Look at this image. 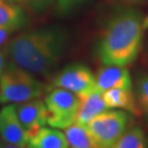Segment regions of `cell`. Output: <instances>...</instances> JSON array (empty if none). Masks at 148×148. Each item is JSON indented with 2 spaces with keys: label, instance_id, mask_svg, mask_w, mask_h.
<instances>
[{
  "label": "cell",
  "instance_id": "6da1fadb",
  "mask_svg": "<svg viewBox=\"0 0 148 148\" xmlns=\"http://www.w3.org/2000/svg\"><path fill=\"white\" fill-rule=\"evenodd\" d=\"M67 32L60 27H47L20 34L8 44L7 53L15 66L33 75L49 77L65 52Z\"/></svg>",
  "mask_w": 148,
  "mask_h": 148
},
{
  "label": "cell",
  "instance_id": "7a4b0ae2",
  "mask_svg": "<svg viewBox=\"0 0 148 148\" xmlns=\"http://www.w3.org/2000/svg\"><path fill=\"white\" fill-rule=\"evenodd\" d=\"M148 29V15L136 9H125L111 18L97 45L104 65L127 66L138 55Z\"/></svg>",
  "mask_w": 148,
  "mask_h": 148
},
{
  "label": "cell",
  "instance_id": "3957f363",
  "mask_svg": "<svg viewBox=\"0 0 148 148\" xmlns=\"http://www.w3.org/2000/svg\"><path fill=\"white\" fill-rule=\"evenodd\" d=\"M46 90L33 74L15 64L0 75V103H22L40 99Z\"/></svg>",
  "mask_w": 148,
  "mask_h": 148
},
{
  "label": "cell",
  "instance_id": "277c9868",
  "mask_svg": "<svg viewBox=\"0 0 148 148\" xmlns=\"http://www.w3.org/2000/svg\"><path fill=\"white\" fill-rule=\"evenodd\" d=\"M129 115L123 110H106L96 116L87 128L98 148H112L129 126Z\"/></svg>",
  "mask_w": 148,
  "mask_h": 148
},
{
  "label": "cell",
  "instance_id": "5b68a950",
  "mask_svg": "<svg viewBox=\"0 0 148 148\" xmlns=\"http://www.w3.org/2000/svg\"><path fill=\"white\" fill-rule=\"evenodd\" d=\"M47 109V124L65 129L76 121L80 99L76 94L62 88H51L44 97Z\"/></svg>",
  "mask_w": 148,
  "mask_h": 148
},
{
  "label": "cell",
  "instance_id": "8992f818",
  "mask_svg": "<svg viewBox=\"0 0 148 148\" xmlns=\"http://www.w3.org/2000/svg\"><path fill=\"white\" fill-rule=\"evenodd\" d=\"M62 88L79 96L96 90L95 75L86 65L76 63L67 65L52 77L50 87Z\"/></svg>",
  "mask_w": 148,
  "mask_h": 148
},
{
  "label": "cell",
  "instance_id": "52a82bcc",
  "mask_svg": "<svg viewBox=\"0 0 148 148\" xmlns=\"http://www.w3.org/2000/svg\"><path fill=\"white\" fill-rule=\"evenodd\" d=\"M0 138L9 144L28 146V135L18 119L15 104H8L0 110Z\"/></svg>",
  "mask_w": 148,
  "mask_h": 148
},
{
  "label": "cell",
  "instance_id": "ba28073f",
  "mask_svg": "<svg viewBox=\"0 0 148 148\" xmlns=\"http://www.w3.org/2000/svg\"><path fill=\"white\" fill-rule=\"evenodd\" d=\"M18 119L28 135V138L47 124V109L44 101L39 99L17 103Z\"/></svg>",
  "mask_w": 148,
  "mask_h": 148
},
{
  "label": "cell",
  "instance_id": "9c48e42d",
  "mask_svg": "<svg viewBox=\"0 0 148 148\" xmlns=\"http://www.w3.org/2000/svg\"><path fill=\"white\" fill-rule=\"evenodd\" d=\"M96 89L104 93L111 89H132L133 82L126 66L105 65L95 75Z\"/></svg>",
  "mask_w": 148,
  "mask_h": 148
},
{
  "label": "cell",
  "instance_id": "30bf717a",
  "mask_svg": "<svg viewBox=\"0 0 148 148\" xmlns=\"http://www.w3.org/2000/svg\"><path fill=\"white\" fill-rule=\"evenodd\" d=\"M103 99L108 109H121L134 116L142 114L136 94L132 89H111L103 93Z\"/></svg>",
  "mask_w": 148,
  "mask_h": 148
},
{
  "label": "cell",
  "instance_id": "8fae6325",
  "mask_svg": "<svg viewBox=\"0 0 148 148\" xmlns=\"http://www.w3.org/2000/svg\"><path fill=\"white\" fill-rule=\"evenodd\" d=\"M79 99L80 104L75 122L81 125L87 126L96 116L108 109L104 101L103 93L97 89L87 95L79 96Z\"/></svg>",
  "mask_w": 148,
  "mask_h": 148
},
{
  "label": "cell",
  "instance_id": "7c38bea8",
  "mask_svg": "<svg viewBox=\"0 0 148 148\" xmlns=\"http://www.w3.org/2000/svg\"><path fill=\"white\" fill-rule=\"evenodd\" d=\"M65 135L57 128L42 127L28 140L29 148H68Z\"/></svg>",
  "mask_w": 148,
  "mask_h": 148
},
{
  "label": "cell",
  "instance_id": "4fadbf2b",
  "mask_svg": "<svg viewBox=\"0 0 148 148\" xmlns=\"http://www.w3.org/2000/svg\"><path fill=\"white\" fill-rule=\"evenodd\" d=\"M26 23V16L19 7L7 0H0V26L17 30Z\"/></svg>",
  "mask_w": 148,
  "mask_h": 148
},
{
  "label": "cell",
  "instance_id": "5bb4252c",
  "mask_svg": "<svg viewBox=\"0 0 148 148\" xmlns=\"http://www.w3.org/2000/svg\"><path fill=\"white\" fill-rule=\"evenodd\" d=\"M65 135L71 148H98L85 125L74 122L65 129Z\"/></svg>",
  "mask_w": 148,
  "mask_h": 148
},
{
  "label": "cell",
  "instance_id": "9a60e30c",
  "mask_svg": "<svg viewBox=\"0 0 148 148\" xmlns=\"http://www.w3.org/2000/svg\"><path fill=\"white\" fill-rule=\"evenodd\" d=\"M112 148H147L146 136L140 126L130 127Z\"/></svg>",
  "mask_w": 148,
  "mask_h": 148
},
{
  "label": "cell",
  "instance_id": "2e32d148",
  "mask_svg": "<svg viewBox=\"0 0 148 148\" xmlns=\"http://www.w3.org/2000/svg\"><path fill=\"white\" fill-rule=\"evenodd\" d=\"M135 94L141 112L148 116V74L138 75Z\"/></svg>",
  "mask_w": 148,
  "mask_h": 148
},
{
  "label": "cell",
  "instance_id": "e0dca14e",
  "mask_svg": "<svg viewBox=\"0 0 148 148\" xmlns=\"http://www.w3.org/2000/svg\"><path fill=\"white\" fill-rule=\"evenodd\" d=\"M90 0H57V11L63 16L70 15L87 5Z\"/></svg>",
  "mask_w": 148,
  "mask_h": 148
},
{
  "label": "cell",
  "instance_id": "ac0fdd59",
  "mask_svg": "<svg viewBox=\"0 0 148 148\" xmlns=\"http://www.w3.org/2000/svg\"><path fill=\"white\" fill-rule=\"evenodd\" d=\"M15 29L9 27H1L0 26V47L3 46L4 44L8 41L9 37L13 34V32H15Z\"/></svg>",
  "mask_w": 148,
  "mask_h": 148
},
{
  "label": "cell",
  "instance_id": "d6986e66",
  "mask_svg": "<svg viewBox=\"0 0 148 148\" xmlns=\"http://www.w3.org/2000/svg\"><path fill=\"white\" fill-rule=\"evenodd\" d=\"M114 1L117 3H121V4L129 5V6L148 4V0H114Z\"/></svg>",
  "mask_w": 148,
  "mask_h": 148
},
{
  "label": "cell",
  "instance_id": "ffe728a7",
  "mask_svg": "<svg viewBox=\"0 0 148 148\" xmlns=\"http://www.w3.org/2000/svg\"><path fill=\"white\" fill-rule=\"evenodd\" d=\"M9 67L7 62H6L5 56L2 55V53L0 52V75H1L4 72L7 70V68Z\"/></svg>",
  "mask_w": 148,
  "mask_h": 148
},
{
  "label": "cell",
  "instance_id": "44dd1931",
  "mask_svg": "<svg viewBox=\"0 0 148 148\" xmlns=\"http://www.w3.org/2000/svg\"><path fill=\"white\" fill-rule=\"evenodd\" d=\"M0 148H29L28 146H17V145H13V144H9L5 141H3L1 138H0Z\"/></svg>",
  "mask_w": 148,
  "mask_h": 148
},
{
  "label": "cell",
  "instance_id": "7402d4cb",
  "mask_svg": "<svg viewBox=\"0 0 148 148\" xmlns=\"http://www.w3.org/2000/svg\"><path fill=\"white\" fill-rule=\"evenodd\" d=\"M34 1L39 5H46V4H48V3L51 2L52 0H34Z\"/></svg>",
  "mask_w": 148,
  "mask_h": 148
},
{
  "label": "cell",
  "instance_id": "603a6c76",
  "mask_svg": "<svg viewBox=\"0 0 148 148\" xmlns=\"http://www.w3.org/2000/svg\"><path fill=\"white\" fill-rule=\"evenodd\" d=\"M7 1L11 3H15V2H21V1H23V0H7Z\"/></svg>",
  "mask_w": 148,
  "mask_h": 148
},
{
  "label": "cell",
  "instance_id": "cb8c5ba5",
  "mask_svg": "<svg viewBox=\"0 0 148 148\" xmlns=\"http://www.w3.org/2000/svg\"><path fill=\"white\" fill-rule=\"evenodd\" d=\"M146 145H147V148H148V137L146 138Z\"/></svg>",
  "mask_w": 148,
  "mask_h": 148
}]
</instances>
